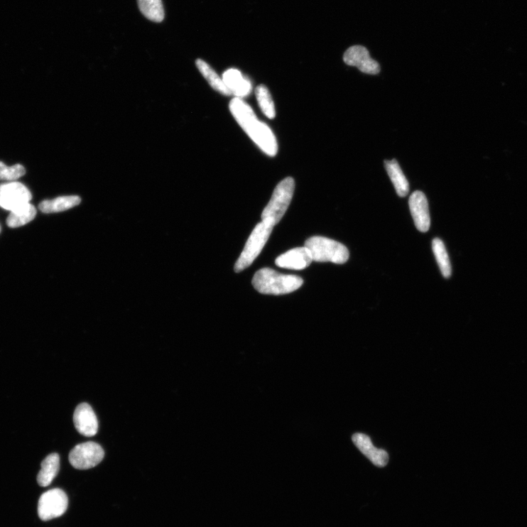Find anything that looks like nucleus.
Listing matches in <instances>:
<instances>
[{"mask_svg":"<svg viewBox=\"0 0 527 527\" xmlns=\"http://www.w3.org/2000/svg\"><path fill=\"white\" fill-rule=\"evenodd\" d=\"M295 183L287 178L276 187L271 201L261 213V220L274 227L282 219L288 209L294 195Z\"/></svg>","mask_w":527,"mask_h":527,"instance_id":"2","label":"nucleus"},{"mask_svg":"<svg viewBox=\"0 0 527 527\" xmlns=\"http://www.w3.org/2000/svg\"><path fill=\"white\" fill-rule=\"evenodd\" d=\"M256 97L264 114L270 119H273L276 116L275 104L268 87L263 85L258 86L256 89Z\"/></svg>","mask_w":527,"mask_h":527,"instance_id":"22","label":"nucleus"},{"mask_svg":"<svg viewBox=\"0 0 527 527\" xmlns=\"http://www.w3.org/2000/svg\"><path fill=\"white\" fill-rule=\"evenodd\" d=\"M273 229V226L265 222H261L256 226L241 256L236 261L234 266L236 273H241L251 266L255 259L265 247Z\"/></svg>","mask_w":527,"mask_h":527,"instance_id":"4","label":"nucleus"},{"mask_svg":"<svg viewBox=\"0 0 527 527\" xmlns=\"http://www.w3.org/2000/svg\"><path fill=\"white\" fill-rule=\"evenodd\" d=\"M68 506V498L64 491L54 489L43 494L38 506L39 518L44 521L63 516Z\"/></svg>","mask_w":527,"mask_h":527,"instance_id":"6","label":"nucleus"},{"mask_svg":"<svg viewBox=\"0 0 527 527\" xmlns=\"http://www.w3.org/2000/svg\"><path fill=\"white\" fill-rule=\"evenodd\" d=\"M36 214V207L28 203L11 211L7 219V224L10 228L25 226L34 220Z\"/></svg>","mask_w":527,"mask_h":527,"instance_id":"20","label":"nucleus"},{"mask_svg":"<svg viewBox=\"0 0 527 527\" xmlns=\"http://www.w3.org/2000/svg\"><path fill=\"white\" fill-rule=\"evenodd\" d=\"M409 205L417 229L421 232H428L430 219L428 203L425 195L421 191H415L410 198Z\"/></svg>","mask_w":527,"mask_h":527,"instance_id":"12","label":"nucleus"},{"mask_svg":"<svg viewBox=\"0 0 527 527\" xmlns=\"http://www.w3.org/2000/svg\"><path fill=\"white\" fill-rule=\"evenodd\" d=\"M433 249L442 276L446 278H450L452 273L450 261L445 244L440 239H434Z\"/></svg>","mask_w":527,"mask_h":527,"instance_id":"23","label":"nucleus"},{"mask_svg":"<svg viewBox=\"0 0 527 527\" xmlns=\"http://www.w3.org/2000/svg\"><path fill=\"white\" fill-rule=\"evenodd\" d=\"M26 174V168L20 164L8 166L0 161V180L13 182Z\"/></svg>","mask_w":527,"mask_h":527,"instance_id":"24","label":"nucleus"},{"mask_svg":"<svg viewBox=\"0 0 527 527\" xmlns=\"http://www.w3.org/2000/svg\"><path fill=\"white\" fill-rule=\"evenodd\" d=\"M141 13L149 20L161 22L164 19V10L161 0H137Z\"/></svg>","mask_w":527,"mask_h":527,"instance_id":"21","label":"nucleus"},{"mask_svg":"<svg viewBox=\"0 0 527 527\" xmlns=\"http://www.w3.org/2000/svg\"><path fill=\"white\" fill-rule=\"evenodd\" d=\"M60 470V457L58 453L49 455L41 463L37 481L40 487H49Z\"/></svg>","mask_w":527,"mask_h":527,"instance_id":"15","label":"nucleus"},{"mask_svg":"<svg viewBox=\"0 0 527 527\" xmlns=\"http://www.w3.org/2000/svg\"><path fill=\"white\" fill-rule=\"evenodd\" d=\"M313 256V261L320 262L330 261L338 265L346 263L349 257L347 248L333 239L324 237H313L305 243Z\"/></svg>","mask_w":527,"mask_h":527,"instance_id":"3","label":"nucleus"},{"mask_svg":"<svg viewBox=\"0 0 527 527\" xmlns=\"http://www.w3.org/2000/svg\"><path fill=\"white\" fill-rule=\"evenodd\" d=\"M0 232H1V227H0Z\"/></svg>","mask_w":527,"mask_h":527,"instance_id":"25","label":"nucleus"},{"mask_svg":"<svg viewBox=\"0 0 527 527\" xmlns=\"http://www.w3.org/2000/svg\"><path fill=\"white\" fill-rule=\"evenodd\" d=\"M343 59L347 65L357 67L364 74L376 75L380 72L379 64L371 58L369 50L363 45L349 47Z\"/></svg>","mask_w":527,"mask_h":527,"instance_id":"9","label":"nucleus"},{"mask_svg":"<svg viewBox=\"0 0 527 527\" xmlns=\"http://www.w3.org/2000/svg\"><path fill=\"white\" fill-rule=\"evenodd\" d=\"M74 423L78 433L91 438L97 434L99 421L92 407L87 403H80L74 414Z\"/></svg>","mask_w":527,"mask_h":527,"instance_id":"10","label":"nucleus"},{"mask_svg":"<svg viewBox=\"0 0 527 527\" xmlns=\"http://www.w3.org/2000/svg\"><path fill=\"white\" fill-rule=\"evenodd\" d=\"M352 441L356 447L362 451L374 465L379 467H386L389 461L388 452L375 447L369 437L364 434H355Z\"/></svg>","mask_w":527,"mask_h":527,"instance_id":"13","label":"nucleus"},{"mask_svg":"<svg viewBox=\"0 0 527 527\" xmlns=\"http://www.w3.org/2000/svg\"><path fill=\"white\" fill-rule=\"evenodd\" d=\"M252 284L261 294L281 295L300 289L303 280L295 275H284L271 268H262L255 273Z\"/></svg>","mask_w":527,"mask_h":527,"instance_id":"1","label":"nucleus"},{"mask_svg":"<svg viewBox=\"0 0 527 527\" xmlns=\"http://www.w3.org/2000/svg\"><path fill=\"white\" fill-rule=\"evenodd\" d=\"M386 169L394 185L397 195L401 197H405L409 194L410 184L406 178L401 167L396 160L385 161Z\"/></svg>","mask_w":527,"mask_h":527,"instance_id":"16","label":"nucleus"},{"mask_svg":"<svg viewBox=\"0 0 527 527\" xmlns=\"http://www.w3.org/2000/svg\"><path fill=\"white\" fill-rule=\"evenodd\" d=\"M313 261V256L306 247L292 249L279 256L276 259V265L281 268L303 270Z\"/></svg>","mask_w":527,"mask_h":527,"instance_id":"11","label":"nucleus"},{"mask_svg":"<svg viewBox=\"0 0 527 527\" xmlns=\"http://www.w3.org/2000/svg\"><path fill=\"white\" fill-rule=\"evenodd\" d=\"M196 65L204 78L208 82L210 85L214 89L227 97L232 95V92L226 86L223 79H222L206 62L201 59L196 61Z\"/></svg>","mask_w":527,"mask_h":527,"instance_id":"19","label":"nucleus"},{"mask_svg":"<svg viewBox=\"0 0 527 527\" xmlns=\"http://www.w3.org/2000/svg\"><path fill=\"white\" fill-rule=\"evenodd\" d=\"M244 131L266 155L274 157L278 152L276 138L269 126L256 118Z\"/></svg>","mask_w":527,"mask_h":527,"instance_id":"7","label":"nucleus"},{"mask_svg":"<svg viewBox=\"0 0 527 527\" xmlns=\"http://www.w3.org/2000/svg\"><path fill=\"white\" fill-rule=\"evenodd\" d=\"M80 203L81 198L78 196L60 197L43 201L39 205V209L43 213H55L70 210Z\"/></svg>","mask_w":527,"mask_h":527,"instance_id":"18","label":"nucleus"},{"mask_svg":"<svg viewBox=\"0 0 527 527\" xmlns=\"http://www.w3.org/2000/svg\"><path fill=\"white\" fill-rule=\"evenodd\" d=\"M229 109L235 121L243 129L257 118L252 108L242 99H232L229 104Z\"/></svg>","mask_w":527,"mask_h":527,"instance_id":"17","label":"nucleus"},{"mask_svg":"<svg viewBox=\"0 0 527 527\" xmlns=\"http://www.w3.org/2000/svg\"><path fill=\"white\" fill-rule=\"evenodd\" d=\"M32 195L21 183L9 182L0 185V207L10 212L30 203Z\"/></svg>","mask_w":527,"mask_h":527,"instance_id":"8","label":"nucleus"},{"mask_svg":"<svg viewBox=\"0 0 527 527\" xmlns=\"http://www.w3.org/2000/svg\"><path fill=\"white\" fill-rule=\"evenodd\" d=\"M222 79L226 86L232 94L235 95L236 98L247 97L252 91L251 81L244 77L241 72L237 69L231 68L226 70Z\"/></svg>","mask_w":527,"mask_h":527,"instance_id":"14","label":"nucleus"},{"mask_svg":"<svg viewBox=\"0 0 527 527\" xmlns=\"http://www.w3.org/2000/svg\"><path fill=\"white\" fill-rule=\"evenodd\" d=\"M104 450L95 442H88L77 445L69 454V462L77 469H88L99 465L104 458Z\"/></svg>","mask_w":527,"mask_h":527,"instance_id":"5","label":"nucleus"}]
</instances>
